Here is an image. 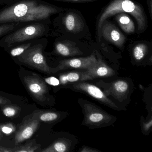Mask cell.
Here are the masks:
<instances>
[{
  "mask_svg": "<svg viewBox=\"0 0 152 152\" xmlns=\"http://www.w3.org/2000/svg\"><path fill=\"white\" fill-rule=\"evenodd\" d=\"M147 46L144 43L137 44L133 49V56L137 61L142 60L146 54L147 51Z\"/></svg>",
  "mask_w": 152,
  "mask_h": 152,
  "instance_id": "obj_22",
  "label": "cell"
},
{
  "mask_svg": "<svg viewBox=\"0 0 152 152\" xmlns=\"http://www.w3.org/2000/svg\"><path fill=\"white\" fill-rule=\"evenodd\" d=\"M97 62L95 55L92 54L90 56L84 58H72L62 60L59 62L57 67L55 68L56 71L68 68L84 69L87 70L96 64Z\"/></svg>",
  "mask_w": 152,
  "mask_h": 152,
  "instance_id": "obj_8",
  "label": "cell"
},
{
  "mask_svg": "<svg viewBox=\"0 0 152 152\" xmlns=\"http://www.w3.org/2000/svg\"><path fill=\"white\" fill-rule=\"evenodd\" d=\"M48 39L46 38L35 40L31 46L17 58L20 63L42 72L48 74L56 72L55 68L48 65L43 54Z\"/></svg>",
  "mask_w": 152,
  "mask_h": 152,
  "instance_id": "obj_4",
  "label": "cell"
},
{
  "mask_svg": "<svg viewBox=\"0 0 152 152\" xmlns=\"http://www.w3.org/2000/svg\"><path fill=\"white\" fill-rule=\"evenodd\" d=\"M29 23H12L0 24V39Z\"/></svg>",
  "mask_w": 152,
  "mask_h": 152,
  "instance_id": "obj_19",
  "label": "cell"
},
{
  "mask_svg": "<svg viewBox=\"0 0 152 152\" xmlns=\"http://www.w3.org/2000/svg\"><path fill=\"white\" fill-rule=\"evenodd\" d=\"M56 1H64L70 2H87L95 1L96 0H53Z\"/></svg>",
  "mask_w": 152,
  "mask_h": 152,
  "instance_id": "obj_26",
  "label": "cell"
},
{
  "mask_svg": "<svg viewBox=\"0 0 152 152\" xmlns=\"http://www.w3.org/2000/svg\"><path fill=\"white\" fill-rule=\"evenodd\" d=\"M109 88L106 91L107 94L113 96L116 99L121 101L129 92V84L122 80L115 81L110 83Z\"/></svg>",
  "mask_w": 152,
  "mask_h": 152,
  "instance_id": "obj_14",
  "label": "cell"
},
{
  "mask_svg": "<svg viewBox=\"0 0 152 152\" xmlns=\"http://www.w3.org/2000/svg\"><path fill=\"white\" fill-rule=\"evenodd\" d=\"M46 80L48 83L53 86H58L60 84V81L57 78L54 77L46 79Z\"/></svg>",
  "mask_w": 152,
  "mask_h": 152,
  "instance_id": "obj_25",
  "label": "cell"
},
{
  "mask_svg": "<svg viewBox=\"0 0 152 152\" xmlns=\"http://www.w3.org/2000/svg\"><path fill=\"white\" fill-rule=\"evenodd\" d=\"M17 0H0V5L10 4Z\"/></svg>",
  "mask_w": 152,
  "mask_h": 152,
  "instance_id": "obj_30",
  "label": "cell"
},
{
  "mask_svg": "<svg viewBox=\"0 0 152 152\" xmlns=\"http://www.w3.org/2000/svg\"><path fill=\"white\" fill-rule=\"evenodd\" d=\"M67 144L62 140H58L48 147L40 150L41 152H65L67 151Z\"/></svg>",
  "mask_w": 152,
  "mask_h": 152,
  "instance_id": "obj_20",
  "label": "cell"
},
{
  "mask_svg": "<svg viewBox=\"0 0 152 152\" xmlns=\"http://www.w3.org/2000/svg\"><path fill=\"white\" fill-rule=\"evenodd\" d=\"M49 19L27 23L0 39V48L6 50L25 42L38 39L47 36L49 31Z\"/></svg>",
  "mask_w": 152,
  "mask_h": 152,
  "instance_id": "obj_2",
  "label": "cell"
},
{
  "mask_svg": "<svg viewBox=\"0 0 152 152\" xmlns=\"http://www.w3.org/2000/svg\"><path fill=\"white\" fill-rule=\"evenodd\" d=\"M13 152V148H8L0 146V152Z\"/></svg>",
  "mask_w": 152,
  "mask_h": 152,
  "instance_id": "obj_29",
  "label": "cell"
},
{
  "mask_svg": "<svg viewBox=\"0 0 152 152\" xmlns=\"http://www.w3.org/2000/svg\"><path fill=\"white\" fill-rule=\"evenodd\" d=\"M152 125V120H150L149 122H148L147 123H145L143 124V129L145 131H148L149 130V129L151 128V126Z\"/></svg>",
  "mask_w": 152,
  "mask_h": 152,
  "instance_id": "obj_28",
  "label": "cell"
},
{
  "mask_svg": "<svg viewBox=\"0 0 152 152\" xmlns=\"http://www.w3.org/2000/svg\"><path fill=\"white\" fill-rule=\"evenodd\" d=\"M15 130V126L11 123L0 124V131L6 135H10Z\"/></svg>",
  "mask_w": 152,
  "mask_h": 152,
  "instance_id": "obj_24",
  "label": "cell"
},
{
  "mask_svg": "<svg viewBox=\"0 0 152 152\" xmlns=\"http://www.w3.org/2000/svg\"><path fill=\"white\" fill-rule=\"evenodd\" d=\"M114 74V71L99 58L97 59V62L95 65L82 73L80 81H83L96 78H106Z\"/></svg>",
  "mask_w": 152,
  "mask_h": 152,
  "instance_id": "obj_9",
  "label": "cell"
},
{
  "mask_svg": "<svg viewBox=\"0 0 152 152\" xmlns=\"http://www.w3.org/2000/svg\"><path fill=\"white\" fill-rule=\"evenodd\" d=\"M62 23L67 31L73 33L80 32L84 26L83 21L80 16L72 12L65 15Z\"/></svg>",
  "mask_w": 152,
  "mask_h": 152,
  "instance_id": "obj_13",
  "label": "cell"
},
{
  "mask_svg": "<svg viewBox=\"0 0 152 152\" xmlns=\"http://www.w3.org/2000/svg\"><path fill=\"white\" fill-rule=\"evenodd\" d=\"M82 73L72 72L68 73L66 74L62 75L60 76V82L61 84H65L69 83H73L80 80Z\"/></svg>",
  "mask_w": 152,
  "mask_h": 152,
  "instance_id": "obj_21",
  "label": "cell"
},
{
  "mask_svg": "<svg viewBox=\"0 0 152 152\" xmlns=\"http://www.w3.org/2000/svg\"><path fill=\"white\" fill-rule=\"evenodd\" d=\"M54 52L63 56H72L82 55V51L75 42L68 40H56L54 43Z\"/></svg>",
  "mask_w": 152,
  "mask_h": 152,
  "instance_id": "obj_12",
  "label": "cell"
},
{
  "mask_svg": "<svg viewBox=\"0 0 152 152\" xmlns=\"http://www.w3.org/2000/svg\"><path fill=\"white\" fill-rule=\"evenodd\" d=\"M102 26V34L106 40L119 48L123 47L125 37L113 24L104 22Z\"/></svg>",
  "mask_w": 152,
  "mask_h": 152,
  "instance_id": "obj_11",
  "label": "cell"
},
{
  "mask_svg": "<svg viewBox=\"0 0 152 152\" xmlns=\"http://www.w3.org/2000/svg\"><path fill=\"white\" fill-rule=\"evenodd\" d=\"M115 18L118 24L124 32L130 34L135 32V24L127 14L124 13H118Z\"/></svg>",
  "mask_w": 152,
  "mask_h": 152,
  "instance_id": "obj_15",
  "label": "cell"
},
{
  "mask_svg": "<svg viewBox=\"0 0 152 152\" xmlns=\"http://www.w3.org/2000/svg\"><path fill=\"white\" fill-rule=\"evenodd\" d=\"M73 87L75 89L85 92L108 106L117 109V106L115 104L107 97V95L100 89L95 85L84 82L75 84Z\"/></svg>",
  "mask_w": 152,
  "mask_h": 152,
  "instance_id": "obj_10",
  "label": "cell"
},
{
  "mask_svg": "<svg viewBox=\"0 0 152 152\" xmlns=\"http://www.w3.org/2000/svg\"><path fill=\"white\" fill-rule=\"evenodd\" d=\"M30 116L20 125L16 133L15 142L17 145L31 137L40 127V121L34 117L32 114Z\"/></svg>",
  "mask_w": 152,
  "mask_h": 152,
  "instance_id": "obj_6",
  "label": "cell"
},
{
  "mask_svg": "<svg viewBox=\"0 0 152 152\" xmlns=\"http://www.w3.org/2000/svg\"><path fill=\"white\" fill-rule=\"evenodd\" d=\"M2 112L5 116L7 117H15L18 115L21 111V107L17 105L10 104L5 105Z\"/></svg>",
  "mask_w": 152,
  "mask_h": 152,
  "instance_id": "obj_23",
  "label": "cell"
},
{
  "mask_svg": "<svg viewBox=\"0 0 152 152\" xmlns=\"http://www.w3.org/2000/svg\"><path fill=\"white\" fill-rule=\"evenodd\" d=\"M34 117L38 118L41 122L50 123L56 121L59 118L57 113L51 111L36 110L32 113Z\"/></svg>",
  "mask_w": 152,
  "mask_h": 152,
  "instance_id": "obj_16",
  "label": "cell"
},
{
  "mask_svg": "<svg viewBox=\"0 0 152 152\" xmlns=\"http://www.w3.org/2000/svg\"><path fill=\"white\" fill-rule=\"evenodd\" d=\"M34 40L25 42L20 44H18L8 49L6 51L8 52L10 55L13 58H17L22 55L27 49L29 48L34 42Z\"/></svg>",
  "mask_w": 152,
  "mask_h": 152,
  "instance_id": "obj_17",
  "label": "cell"
},
{
  "mask_svg": "<svg viewBox=\"0 0 152 152\" xmlns=\"http://www.w3.org/2000/svg\"><path fill=\"white\" fill-rule=\"evenodd\" d=\"M84 107L85 124L99 126L104 123H108L111 119L109 115L93 105L85 104Z\"/></svg>",
  "mask_w": 152,
  "mask_h": 152,
  "instance_id": "obj_7",
  "label": "cell"
},
{
  "mask_svg": "<svg viewBox=\"0 0 152 152\" xmlns=\"http://www.w3.org/2000/svg\"><path fill=\"white\" fill-rule=\"evenodd\" d=\"M41 145L37 144L35 140H33L24 145L17 146L13 148V152H35L40 151Z\"/></svg>",
  "mask_w": 152,
  "mask_h": 152,
  "instance_id": "obj_18",
  "label": "cell"
},
{
  "mask_svg": "<svg viewBox=\"0 0 152 152\" xmlns=\"http://www.w3.org/2000/svg\"><path fill=\"white\" fill-rule=\"evenodd\" d=\"M11 104V102L10 99L4 97L0 96V105H5Z\"/></svg>",
  "mask_w": 152,
  "mask_h": 152,
  "instance_id": "obj_27",
  "label": "cell"
},
{
  "mask_svg": "<svg viewBox=\"0 0 152 152\" xmlns=\"http://www.w3.org/2000/svg\"><path fill=\"white\" fill-rule=\"evenodd\" d=\"M81 152H95V151H96V150H92V149H91L90 148H83V150H82Z\"/></svg>",
  "mask_w": 152,
  "mask_h": 152,
  "instance_id": "obj_31",
  "label": "cell"
},
{
  "mask_svg": "<svg viewBox=\"0 0 152 152\" xmlns=\"http://www.w3.org/2000/svg\"><path fill=\"white\" fill-rule=\"evenodd\" d=\"M3 138V135H2V132L0 131V140L2 139Z\"/></svg>",
  "mask_w": 152,
  "mask_h": 152,
  "instance_id": "obj_32",
  "label": "cell"
},
{
  "mask_svg": "<svg viewBox=\"0 0 152 152\" xmlns=\"http://www.w3.org/2000/svg\"><path fill=\"white\" fill-rule=\"evenodd\" d=\"M120 13H129L136 19L138 29L140 32L144 31L147 26L146 16L140 5L131 0H113L106 8L99 18V29L108 18Z\"/></svg>",
  "mask_w": 152,
  "mask_h": 152,
  "instance_id": "obj_3",
  "label": "cell"
},
{
  "mask_svg": "<svg viewBox=\"0 0 152 152\" xmlns=\"http://www.w3.org/2000/svg\"><path fill=\"white\" fill-rule=\"evenodd\" d=\"M23 82L31 96L40 103L48 101V90L46 83L39 75L34 73L24 76Z\"/></svg>",
  "mask_w": 152,
  "mask_h": 152,
  "instance_id": "obj_5",
  "label": "cell"
},
{
  "mask_svg": "<svg viewBox=\"0 0 152 152\" xmlns=\"http://www.w3.org/2000/svg\"><path fill=\"white\" fill-rule=\"evenodd\" d=\"M61 10L42 0H17L0 10V24L47 20Z\"/></svg>",
  "mask_w": 152,
  "mask_h": 152,
  "instance_id": "obj_1",
  "label": "cell"
}]
</instances>
